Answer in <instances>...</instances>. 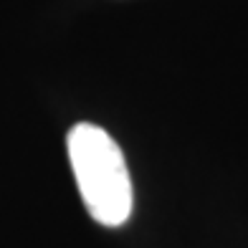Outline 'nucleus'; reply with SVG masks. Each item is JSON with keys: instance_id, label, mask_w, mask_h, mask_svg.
Instances as JSON below:
<instances>
[{"instance_id": "f257e3e1", "label": "nucleus", "mask_w": 248, "mask_h": 248, "mask_svg": "<svg viewBox=\"0 0 248 248\" xmlns=\"http://www.w3.org/2000/svg\"><path fill=\"white\" fill-rule=\"evenodd\" d=\"M66 150L86 213L107 228L124 225L134 208V187L114 137L96 124L78 122L66 137Z\"/></svg>"}]
</instances>
